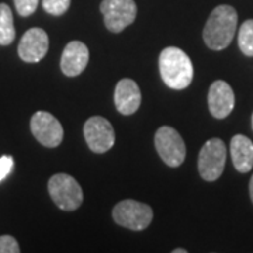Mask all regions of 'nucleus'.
Here are the masks:
<instances>
[{
    "label": "nucleus",
    "mask_w": 253,
    "mask_h": 253,
    "mask_svg": "<svg viewBox=\"0 0 253 253\" xmlns=\"http://www.w3.org/2000/svg\"><path fill=\"white\" fill-rule=\"evenodd\" d=\"M238 26L236 10L228 4H221L211 11L203 30V38L208 48L214 51L225 49L235 37Z\"/></svg>",
    "instance_id": "1"
},
{
    "label": "nucleus",
    "mask_w": 253,
    "mask_h": 253,
    "mask_svg": "<svg viewBox=\"0 0 253 253\" xmlns=\"http://www.w3.org/2000/svg\"><path fill=\"white\" fill-rule=\"evenodd\" d=\"M159 72L168 87L183 90L193 81V63L183 49L168 46L159 55Z\"/></svg>",
    "instance_id": "2"
},
{
    "label": "nucleus",
    "mask_w": 253,
    "mask_h": 253,
    "mask_svg": "<svg viewBox=\"0 0 253 253\" xmlns=\"http://www.w3.org/2000/svg\"><path fill=\"white\" fill-rule=\"evenodd\" d=\"M51 199L63 211H75L83 203V191L78 180L66 173L54 174L48 181Z\"/></svg>",
    "instance_id": "3"
},
{
    "label": "nucleus",
    "mask_w": 253,
    "mask_h": 253,
    "mask_svg": "<svg viewBox=\"0 0 253 253\" xmlns=\"http://www.w3.org/2000/svg\"><path fill=\"white\" fill-rule=\"evenodd\" d=\"M226 162V146L222 139L211 138L203 145L199 154V173L206 181H215L221 177Z\"/></svg>",
    "instance_id": "4"
},
{
    "label": "nucleus",
    "mask_w": 253,
    "mask_h": 253,
    "mask_svg": "<svg viewBox=\"0 0 253 253\" xmlns=\"http://www.w3.org/2000/svg\"><path fill=\"white\" fill-rule=\"evenodd\" d=\"M113 218L118 225L132 231H142L152 222L154 211L145 203L135 200H123L113 208Z\"/></svg>",
    "instance_id": "5"
},
{
    "label": "nucleus",
    "mask_w": 253,
    "mask_h": 253,
    "mask_svg": "<svg viewBox=\"0 0 253 253\" xmlns=\"http://www.w3.org/2000/svg\"><path fill=\"white\" fill-rule=\"evenodd\" d=\"M155 146L169 168H179L186 159V144L173 126H161L155 134Z\"/></svg>",
    "instance_id": "6"
},
{
    "label": "nucleus",
    "mask_w": 253,
    "mask_h": 253,
    "mask_svg": "<svg viewBox=\"0 0 253 253\" xmlns=\"http://www.w3.org/2000/svg\"><path fill=\"white\" fill-rule=\"evenodd\" d=\"M100 11L104 24L111 33H121L131 26L136 18V4L134 0H103Z\"/></svg>",
    "instance_id": "7"
},
{
    "label": "nucleus",
    "mask_w": 253,
    "mask_h": 253,
    "mask_svg": "<svg viewBox=\"0 0 253 253\" xmlns=\"http://www.w3.org/2000/svg\"><path fill=\"white\" fill-rule=\"evenodd\" d=\"M86 144L94 154H104L113 148L116 135L109 120L100 116L90 117L83 126Z\"/></svg>",
    "instance_id": "8"
},
{
    "label": "nucleus",
    "mask_w": 253,
    "mask_h": 253,
    "mask_svg": "<svg viewBox=\"0 0 253 253\" xmlns=\"http://www.w3.org/2000/svg\"><path fill=\"white\" fill-rule=\"evenodd\" d=\"M30 128L37 141L46 148H56L62 142V124L48 111H37L31 117Z\"/></svg>",
    "instance_id": "9"
},
{
    "label": "nucleus",
    "mask_w": 253,
    "mask_h": 253,
    "mask_svg": "<svg viewBox=\"0 0 253 253\" xmlns=\"http://www.w3.org/2000/svg\"><path fill=\"white\" fill-rule=\"evenodd\" d=\"M49 38L42 28H30L21 37L18 44V56L28 63L40 62L48 52Z\"/></svg>",
    "instance_id": "10"
},
{
    "label": "nucleus",
    "mask_w": 253,
    "mask_h": 253,
    "mask_svg": "<svg viewBox=\"0 0 253 253\" xmlns=\"http://www.w3.org/2000/svg\"><path fill=\"white\" fill-rule=\"evenodd\" d=\"M235 107V94L232 87L224 81H215L208 90V109L212 117L226 118Z\"/></svg>",
    "instance_id": "11"
},
{
    "label": "nucleus",
    "mask_w": 253,
    "mask_h": 253,
    "mask_svg": "<svg viewBox=\"0 0 253 253\" xmlns=\"http://www.w3.org/2000/svg\"><path fill=\"white\" fill-rule=\"evenodd\" d=\"M141 90L132 79H121L114 90V104L118 113L123 116H131L138 111L141 106Z\"/></svg>",
    "instance_id": "12"
},
{
    "label": "nucleus",
    "mask_w": 253,
    "mask_h": 253,
    "mask_svg": "<svg viewBox=\"0 0 253 253\" xmlns=\"http://www.w3.org/2000/svg\"><path fill=\"white\" fill-rule=\"evenodd\" d=\"M89 63V49L81 41H72L63 49L61 56V69L63 75L75 78L79 76Z\"/></svg>",
    "instance_id": "13"
},
{
    "label": "nucleus",
    "mask_w": 253,
    "mask_h": 253,
    "mask_svg": "<svg viewBox=\"0 0 253 253\" xmlns=\"http://www.w3.org/2000/svg\"><path fill=\"white\" fill-rule=\"evenodd\" d=\"M231 158L235 169L248 173L253 168V142L248 136L238 134L231 139Z\"/></svg>",
    "instance_id": "14"
},
{
    "label": "nucleus",
    "mask_w": 253,
    "mask_h": 253,
    "mask_svg": "<svg viewBox=\"0 0 253 253\" xmlns=\"http://www.w3.org/2000/svg\"><path fill=\"white\" fill-rule=\"evenodd\" d=\"M16 38L13 13L7 4L0 3V45H10Z\"/></svg>",
    "instance_id": "15"
},
{
    "label": "nucleus",
    "mask_w": 253,
    "mask_h": 253,
    "mask_svg": "<svg viewBox=\"0 0 253 253\" xmlns=\"http://www.w3.org/2000/svg\"><path fill=\"white\" fill-rule=\"evenodd\" d=\"M238 45L242 54L253 56V20H246L238 33Z\"/></svg>",
    "instance_id": "16"
},
{
    "label": "nucleus",
    "mask_w": 253,
    "mask_h": 253,
    "mask_svg": "<svg viewBox=\"0 0 253 253\" xmlns=\"http://www.w3.org/2000/svg\"><path fill=\"white\" fill-rule=\"evenodd\" d=\"M71 6V0H42V7L52 16H62Z\"/></svg>",
    "instance_id": "17"
},
{
    "label": "nucleus",
    "mask_w": 253,
    "mask_h": 253,
    "mask_svg": "<svg viewBox=\"0 0 253 253\" xmlns=\"http://www.w3.org/2000/svg\"><path fill=\"white\" fill-rule=\"evenodd\" d=\"M13 1L18 14L21 17H28L37 10L40 0H13Z\"/></svg>",
    "instance_id": "18"
},
{
    "label": "nucleus",
    "mask_w": 253,
    "mask_h": 253,
    "mask_svg": "<svg viewBox=\"0 0 253 253\" xmlns=\"http://www.w3.org/2000/svg\"><path fill=\"white\" fill-rule=\"evenodd\" d=\"M20 246L18 242L10 235L0 236V253H18Z\"/></svg>",
    "instance_id": "19"
},
{
    "label": "nucleus",
    "mask_w": 253,
    "mask_h": 253,
    "mask_svg": "<svg viewBox=\"0 0 253 253\" xmlns=\"http://www.w3.org/2000/svg\"><path fill=\"white\" fill-rule=\"evenodd\" d=\"M14 166V161L9 155H4L0 158V181L4 180L9 176Z\"/></svg>",
    "instance_id": "20"
},
{
    "label": "nucleus",
    "mask_w": 253,
    "mask_h": 253,
    "mask_svg": "<svg viewBox=\"0 0 253 253\" xmlns=\"http://www.w3.org/2000/svg\"><path fill=\"white\" fill-rule=\"evenodd\" d=\"M249 196H251V200L253 203V176L251 177V183H249Z\"/></svg>",
    "instance_id": "21"
},
{
    "label": "nucleus",
    "mask_w": 253,
    "mask_h": 253,
    "mask_svg": "<svg viewBox=\"0 0 253 253\" xmlns=\"http://www.w3.org/2000/svg\"><path fill=\"white\" fill-rule=\"evenodd\" d=\"M186 252H187L186 249H180V248H177V249H174V251H173V253H186Z\"/></svg>",
    "instance_id": "22"
},
{
    "label": "nucleus",
    "mask_w": 253,
    "mask_h": 253,
    "mask_svg": "<svg viewBox=\"0 0 253 253\" xmlns=\"http://www.w3.org/2000/svg\"><path fill=\"white\" fill-rule=\"evenodd\" d=\"M252 128H253V114H252Z\"/></svg>",
    "instance_id": "23"
}]
</instances>
